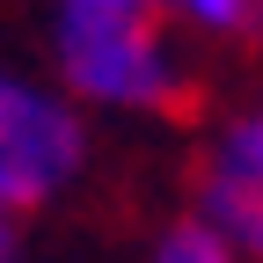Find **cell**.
Segmentation results:
<instances>
[{
	"mask_svg": "<svg viewBox=\"0 0 263 263\" xmlns=\"http://www.w3.org/2000/svg\"><path fill=\"white\" fill-rule=\"evenodd\" d=\"M51 81L88 117H168L190 103V59L161 15H59Z\"/></svg>",
	"mask_w": 263,
	"mask_h": 263,
	"instance_id": "obj_1",
	"label": "cell"
},
{
	"mask_svg": "<svg viewBox=\"0 0 263 263\" xmlns=\"http://www.w3.org/2000/svg\"><path fill=\"white\" fill-rule=\"evenodd\" d=\"M88 161H95L88 110L29 66H0V212L29 219L59 205L88 176Z\"/></svg>",
	"mask_w": 263,
	"mask_h": 263,
	"instance_id": "obj_2",
	"label": "cell"
},
{
	"mask_svg": "<svg viewBox=\"0 0 263 263\" xmlns=\"http://www.w3.org/2000/svg\"><path fill=\"white\" fill-rule=\"evenodd\" d=\"M197 219L241 263H263V103L212 132L197 161Z\"/></svg>",
	"mask_w": 263,
	"mask_h": 263,
	"instance_id": "obj_3",
	"label": "cell"
},
{
	"mask_svg": "<svg viewBox=\"0 0 263 263\" xmlns=\"http://www.w3.org/2000/svg\"><path fill=\"white\" fill-rule=\"evenodd\" d=\"M161 15L183 22L190 37H212V44H234L263 29V0H161Z\"/></svg>",
	"mask_w": 263,
	"mask_h": 263,
	"instance_id": "obj_4",
	"label": "cell"
},
{
	"mask_svg": "<svg viewBox=\"0 0 263 263\" xmlns=\"http://www.w3.org/2000/svg\"><path fill=\"white\" fill-rule=\"evenodd\" d=\"M146 263H241V256L190 212V219H176V227H161V241L146 249Z\"/></svg>",
	"mask_w": 263,
	"mask_h": 263,
	"instance_id": "obj_5",
	"label": "cell"
},
{
	"mask_svg": "<svg viewBox=\"0 0 263 263\" xmlns=\"http://www.w3.org/2000/svg\"><path fill=\"white\" fill-rule=\"evenodd\" d=\"M59 15H161V0H51Z\"/></svg>",
	"mask_w": 263,
	"mask_h": 263,
	"instance_id": "obj_6",
	"label": "cell"
},
{
	"mask_svg": "<svg viewBox=\"0 0 263 263\" xmlns=\"http://www.w3.org/2000/svg\"><path fill=\"white\" fill-rule=\"evenodd\" d=\"M0 263H22V241H15V219L0 212Z\"/></svg>",
	"mask_w": 263,
	"mask_h": 263,
	"instance_id": "obj_7",
	"label": "cell"
}]
</instances>
